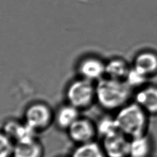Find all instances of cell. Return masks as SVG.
<instances>
[{
  "instance_id": "4",
  "label": "cell",
  "mask_w": 157,
  "mask_h": 157,
  "mask_svg": "<svg viewBox=\"0 0 157 157\" xmlns=\"http://www.w3.org/2000/svg\"><path fill=\"white\" fill-rule=\"evenodd\" d=\"M23 121L39 134L48 130L54 123V111L46 103L33 102L25 109Z\"/></svg>"
},
{
  "instance_id": "8",
  "label": "cell",
  "mask_w": 157,
  "mask_h": 157,
  "mask_svg": "<svg viewBox=\"0 0 157 157\" xmlns=\"http://www.w3.org/2000/svg\"><path fill=\"white\" fill-rule=\"evenodd\" d=\"M3 132L13 140L14 143L24 142L38 138V133L23 120L9 119L5 123Z\"/></svg>"
},
{
  "instance_id": "15",
  "label": "cell",
  "mask_w": 157,
  "mask_h": 157,
  "mask_svg": "<svg viewBox=\"0 0 157 157\" xmlns=\"http://www.w3.org/2000/svg\"><path fill=\"white\" fill-rule=\"evenodd\" d=\"M70 157H107L100 143L94 141L76 145Z\"/></svg>"
},
{
  "instance_id": "18",
  "label": "cell",
  "mask_w": 157,
  "mask_h": 157,
  "mask_svg": "<svg viewBox=\"0 0 157 157\" xmlns=\"http://www.w3.org/2000/svg\"><path fill=\"white\" fill-rule=\"evenodd\" d=\"M15 143L4 132H0V157H13Z\"/></svg>"
},
{
  "instance_id": "7",
  "label": "cell",
  "mask_w": 157,
  "mask_h": 157,
  "mask_svg": "<svg viewBox=\"0 0 157 157\" xmlns=\"http://www.w3.org/2000/svg\"><path fill=\"white\" fill-rule=\"evenodd\" d=\"M100 140L107 157H129L130 139L121 132H117Z\"/></svg>"
},
{
  "instance_id": "14",
  "label": "cell",
  "mask_w": 157,
  "mask_h": 157,
  "mask_svg": "<svg viewBox=\"0 0 157 157\" xmlns=\"http://www.w3.org/2000/svg\"><path fill=\"white\" fill-rule=\"evenodd\" d=\"M152 142L147 134L130 139L129 157H149L152 152Z\"/></svg>"
},
{
  "instance_id": "13",
  "label": "cell",
  "mask_w": 157,
  "mask_h": 157,
  "mask_svg": "<svg viewBox=\"0 0 157 157\" xmlns=\"http://www.w3.org/2000/svg\"><path fill=\"white\" fill-rule=\"evenodd\" d=\"M130 68L131 66L123 59L111 58L105 63V77L125 81Z\"/></svg>"
},
{
  "instance_id": "3",
  "label": "cell",
  "mask_w": 157,
  "mask_h": 157,
  "mask_svg": "<svg viewBox=\"0 0 157 157\" xmlns=\"http://www.w3.org/2000/svg\"><path fill=\"white\" fill-rule=\"evenodd\" d=\"M66 103L82 111L96 103V83L81 77L72 80L65 90Z\"/></svg>"
},
{
  "instance_id": "2",
  "label": "cell",
  "mask_w": 157,
  "mask_h": 157,
  "mask_svg": "<svg viewBox=\"0 0 157 157\" xmlns=\"http://www.w3.org/2000/svg\"><path fill=\"white\" fill-rule=\"evenodd\" d=\"M114 118L120 132L130 139L146 134L148 114L134 101L116 112Z\"/></svg>"
},
{
  "instance_id": "6",
  "label": "cell",
  "mask_w": 157,
  "mask_h": 157,
  "mask_svg": "<svg viewBox=\"0 0 157 157\" xmlns=\"http://www.w3.org/2000/svg\"><path fill=\"white\" fill-rule=\"evenodd\" d=\"M105 63L97 56H85L77 63L78 77L94 83L98 82L105 77Z\"/></svg>"
},
{
  "instance_id": "17",
  "label": "cell",
  "mask_w": 157,
  "mask_h": 157,
  "mask_svg": "<svg viewBox=\"0 0 157 157\" xmlns=\"http://www.w3.org/2000/svg\"><path fill=\"white\" fill-rule=\"evenodd\" d=\"M148 78L149 77H147L146 75L143 74L142 72L137 71L136 68L131 66L125 81L133 90H138L145 86Z\"/></svg>"
},
{
  "instance_id": "5",
  "label": "cell",
  "mask_w": 157,
  "mask_h": 157,
  "mask_svg": "<svg viewBox=\"0 0 157 157\" xmlns=\"http://www.w3.org/2000/svg\"><path fill=\"white\" fill-rule=\"evenodd\" d=\"M69 139L76 145L96 141L98 137L96 123L80 116L66 131Z\"/></svg>"
},
{
  "instance_id": "9",
  "label": "cell",
  "mask_w": 157,
  "mask_h": 157,
  "mask_svg": "<svg viewBox=\"0 0 157 157\" xmlns=\"http://www.w3.org/2000/svg\"><path fill=\"white\" fill-rule=\"evenodd\" d=\"M133 97L148 114H157V86L145 85L136 90Z\"/></svg>"
},
{
  "instance_id": "1",
  "label": "cell",
  "mask_w": 157,
  "mask_h": 157,
  "mask_svg": "<svg viewBox=\"0 0 157 157\" xmlns=\"http://www.w3.org/2000/svg\"><path fill=\"white\" fill-rule=\"evenodd\" d=\"M133 91L125 81L105 77L96 83V103L103 110L116 113L131 101Z\"/></svg>"
},
{
  "instance_id": "12",
  "label": "cell",
  "mask_w": 157,
  "mask_h": 157,
  "mask_svg": "<svg viewBox=\"0 0 157 157\" xmlns=\"http://www.w3.org/2000/svg\"><path fill=\"white\" fill-rule=\"evenodd\" d=\"M132 66L150 77L157 73V55L151 52L140 53L134 59Z\"/></svg>"
},
{
  "instance_id": "16",
  "label": "cell",
  "mask_w": 157,
  "mask_h": 157,
  "mask_svg": "<svg viewBox=\"0 0 157 157\" xmlns=\"http://www.w3.org/2000/svg\"><path fill=\"white\" fill-rule=\"evenodd\" d=\"M98 137L102 139L105 137L119 132L117 123L114 117H105L100 119L96 123Z\"/></svg>"
},
{
  "instance_id": "19",
  "label": "cell",
  "mask_w": 157,
  "mask_h": 157,
  "mask_svg": "<svg viewBox=\"0 0 157 157\" xmlns=\"http://www.w3.org/2000/svg\"><path fill=\"white\" fill-rule=\"evenodd\" d=\"M60 157H70V156H60Z\"/></svg>"
},
{
  "instance_id": "11",
  "label": "cell",
  "mask_w": 157,
  "mask_h": 157,
  "mask_svg": "<svg viewBox=\"0 0 157 157\" xmlns=\"http://www.w3.org/2000/svg\"><path fill=\"white\" fill-rule=\"evenodd\" d=\"M44 147L38 138L15 143L13 157H44Z\"/></svg>"
},
{
  "instance_id": "10",
  "label": "cell",
  "mask_w": 157,
  "mask_h": 157,
  "mask_svg": "<svg viewBox=\"0 0 157 157\" xmlns=\"http://www.w3.org/2000/svg\"><path fill=\"white\" fill-rule=\"evenodd\" d=\"M80 116V110L66 103L54 112L53 123L60 130L66 131Z\"/></svg>"
}]
</instances>
